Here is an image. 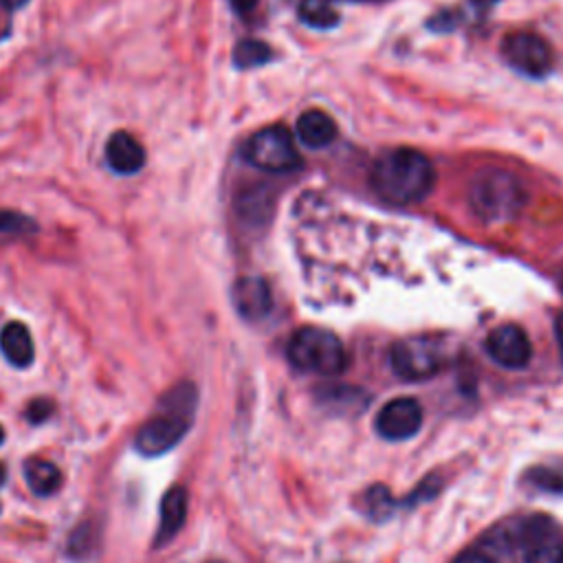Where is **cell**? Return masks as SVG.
I'll return each mask as SVG.
<instances>
[{
    "label": "cell",
    "mask_w": 563,
    "mask_h": 563,
    "mask_svg": "<svg viewBox=\"0 0 563 563\" xmlns=\"http://www.w3.org/2000/svg\"><path fill=\"white\" fill-rule=\"evenodd\" d=\"M24 479H26V486L31 488L33 495L48 497V495L59 490V486H62V471L53 462H46V460H40V457H31L24 464Z\"/></svg>",
    "instance_id": "cell-15"
},
{
    "label": "cell",
    "mask_w": 563,
    "mask_h": 563,
    "mask_svg": "<svg viewBox=\"0 0 563 563\" xmlns=\"http://www.w3.org/2000/svg\"><path fill=\"white\" fill-rule=\"evenodd\" d=\"M2 479H4V468L0 466V484H2Z\"/></svg>",
    "instance_id": "cell-30"
},
{
    "label": "cell",
    "mask_w": 563,
    "mask_h": 563,
    "mask_svg": "<svg viewBox=\"0 0 563 563\" xmlns=\"http://www.w3.org/2000/svg\"><path fill=\"white\" fill-rule=\"evenodd\" d=\"M187 519V490L183 486H172L161 499V521L154 537V548L167 545L183 528Z\"/></svg>",
    "instance_id": "cell-12"
},
{
    "label": "cell",
    "mask_w": 563,
    "mask_h": 563,
    "mask_svg": "<svg viewBox=\"0 0 563 563\" xmlns=\"http://www.w3.org/2000/svg\"><path fill=\"white\" fill-rule=\"evenodd\" d=\"M486 352L497 365L508 369H521L532 356V345L523 328L515 323H504L488 332Z\"/></svg>",
    "instance_id": "cell-8"
},
{
    "label": "cell",
    "mask_w": 563,
    "mask_h": 563,
    "mask_svg": "<svg viewBox=\"0 0 563 563\" xmlns=\"http://www.w3.org/2000/svg\"><path fill=\"white\" fill-rule=\"evenodd\" d=\"M106 161L112 172L132 176L145 165V150L130 132H114L106 143Z\"/></svg>",
    "instance_id": "cell-11"
},
{
    "label": "cell",
    "mask_w": 563,
    "mask_h": 563,
    "mask_svg": "<svg viewBox=\"0 0 563 563\" xmlns=\"http://www.w3.org/2000/svg\"><path fill=\"white\" fill-rule=\"evenodd\" d=\"M526 200L528 191L519 176L499 167L482 169L468 187V205L473 213L488 224L515 220Z\"/></svg>",
    "instance_id": "cell-3"
},
{
    "label": "cell",
    "mask_w": 563,
    "mask_h": 563,
    "mask_svg": "<svg viewBox=\"0 0 563 563\" xmlns=\"http://www.w3.org/2000/svg\"><path fill=\"white\" fill-rule=\"evenodd\" d=\"M233 306L238 314L246 321L264 319L273 308V292L264 277L260 275H244L233 284L231 290Z\"/></svg>",
    "instance_id": "cell-10"
},
{
    "label": "cell",
    "mask_w": 563,
    "mask_h": 563,
    "mask_svg": "<svg viewBox=\"0 0 563 563\" xmlns=\"http://www.w3.org/2000/svg\"><path fill=\"white\" fill-rule=\"evenodd\" d=\"M29 0H0V7L7 9V11H13V9H22Z\"/></svg>",
    "instance_id": "cell-28"
},
{
    "label": "cell",
    "mask_w": 563,
    "mask_h": 563,
    "mask_svg": "<svg viewBox=\"0 0 563 563\" xmlns=\"http://www.w3.org/2000/svg\"><path fill=\"white\" fill-rule=\"evenodd\" d=\"M288 361L310 374L336 376L347 367V352L343 341L319 325L299 328L288 341Z\"/></svg>",
    "instance_id": "cell-4"
},
{
    "label": "cell",
    "mask_w": 563,
    "mask_h": 563,
    "mask_svg": "<svg viewBox=\"0 0 563 563\" xmlns=\"http://www.w3.org/2000/svg\"><path fill=\"white\" fill-rule=\"evenodd\" d=\"M336 0H299V20L312 29H332L339 22Z\"/></svg>",
    "instance_id": "cell-16"
},
{
    "label": "cell",
    "mask_w": 563,
    "mask_h": 563,
    "mask_svg": "<svg viewBox=\"0 0 563 563\" xmlns=\"http://www.w3.org/2000/svg\"><path fill=\"white\" fill-rule=\"evenodd\" d=\"M26 413H29L31 422H40L51 413V402L48 400H35V402H31Z\"/></svg>",
    "instance_id": "cell-23"
},
{
    "label": "cell",
    "mask_w": 563,
    "mask_h": 563,
    "mask_svg": "<svg viewBox=\"0 0 563 563\" xmlns=\"http://www.w3.org/2000/svg\"><path fill=\"white\" fill-rule=\"evenodd\" d=\"M389 361L402 380H424L442 369L444 352L431 336H409L391 345Z\"/></svg>",
    "instance_id": "cell-6"
},
{
    "label": "cell",
    "mask_w": 563,
    "mask_h": 563,
    "mask_svg": "<svg viewBox=\"0 0 563 563\" xmlns=\"http://www.w3.org/2000/svg\"><path fill=\"white\" fill-rule=\"evenodd\" d=\"M501 53L506 62L528 75V77H545L552 70V48L548 42L532 31H512L501 40Z\"/></svg>",
    "instance_id": "cell-7"
},
{
    "label": "cell",
    "mask_w": 563,
    "mask_h": 563,
    "mask_svg": "<svg viewBox=\"0 0 563 563\" xmlns=\"http://www.w3.org/2000/svg\"><path fill=\"white\" fill-rule=\"evenodd\" d=\"M33 231H37V224L29 216H22V213L9 211V209H0V233L22 235V233H33Z\"/></svg>",
    "instance_id": "cell-20"
},
{
    "label": "cell",
    "mask_w": 563,
    "mask_h": 563,
    "mask_svg": "<svg viewBox=\"0 0 563 563\" xmlns=\"http://www.w3.org/2000/svg\"><path fill=\"white\" fill-rule=\"evenodd\" d=\"M345 2H380V0H345Z\"/></svg>",
    "instance_id": "cell-29"
},
{
    "label": "cell",
    "mask_w": 563,
    "mask_h": 563,
    "mask_svg": "<svg viewBox=\"0 0 563 563\" xmlns=\"http://www.w3.org/2000/svg\"><path fill=\"white\" fill-rule=\"evenodd\" d=\"M526 563H563V545L539 543L528 552Z\"/></svg>",
    "instance_id": "cell-21"
},
{
    "label": "cell",
    "mask_w": 563,
    "mask_h": 563,
    "mask_svg": "<svg viewBox=\"0 0 563 563\" xmlns=\"http://www.w3.org/2000/svg\"><path fill=\"white\" fill-rule=\"evenodd\" d=\"M497 2H499V0H466L468 9H473V11H477V13H486V11H490Z\"/></svg>",
    "instance_id": "cell-26"
},
{
    "label": "cell",
    "mask_w": 563,
    "mask_h": 563,
    "mask_svg": "<svg viewBox=\"0 0 563 563\" xmlns=\"http://www.w3.org/2000/svg\"><path fill=\"white\" fill-rule=\"evenodd\" d=\"M365 501H367V506H365L367 512L376 521H383L391 512V508H394V499H391V495H389V490L385 486H374L372 490H367Z\"/></svg>",
    "instance_id": "cell-19"
},
{
    "label": "cell",
    "mask_w": 563,
    "mask_h": 563,
    "mask_svg": "<svg viewBox=\"0 0 563 563\" xmlns=\"http://www.w3.org/2000/svg\"><path fill=\"white\" fill-rule=\"evenodd\" d=\"M455 563H495V561L482 552H466Z\"/></svg>",
    "instance_id": "cell-25"
},
{
    "label": "cell",
    "mask_w": 563,
    "mask_h": 563,
    "mask_svg": "<svg viewBox=\"0 0 563 563\" xmlns=\"http://www.w3.org/2000/svg\"><path fill=\"white\" fill-rule=\"evenodd\" d=\"M554 334H556V343H559V352H561V358H563V312L556 317L554 321Z\"/></svg>",
    "instance_id": "cell-27"
},
{
    "label": "cell",
    "mask_w": 563,
    "mask_h": 563,
    "mask_svg": "<svg viewBox=\"0 0 563 563\" xmlns=\"http://www.w3.org/2000/svg\"><path fill=\"white\" fill-rule=\"evenodd\" d=\"M455 24H457V20H455V13H451V11H440L435 18L429 20V29H433V31H451V29H455Z\"/></svg>",
    "instance_id": "cell-22"
},
{
    "label": "cell",
    "mask_w": 563,
    "mask_h": 563,
    "mask_svg": "<svg viewBox=\"0 0 563 563\" xmlns=\"http://www.w3.org/2000/svg\"><path fill=\"white\" fill-rule=\"evenodd\" d=\"M209 563H222V561H209Z\"/></svg>",
    "instance_id": "cell-32"
},
{
    "label": "cell",
    "mask_w": 563,
    "mask_h": 563,
    "mask_svg": "<svg viewBox=\"0 0 563 563\" xmlns=\"http://www.w3.org/2000/svg\"><path fill=\"white\" fill-rule=\"evenodd\" d=\"M2 438H4V431H2V427H0V444H2Z\"/></svg>",
    "instance_id": "cell-31"
},
{
    "label": "cell",
    "mask_w": 563,
    "mask_h": 563,
    "mask_svg": "<svg viewBox=\"0 0 563 563\" xmlns=\"http://www.w3.org/2000/svg\"><path fill=\"white\" fill-rule=\"evenodd\" d=\"M196 402L198 391L191 383H178L165 391L156 405V411L136 431V451L145 457H156L174 449L194 422Z\"/></svg>",
    "instance_id": "cell-2"
},
{
    "label": "cell",
    "mask_w": 563,
    "mask_h": 563,
    "mask_svg": "<svg viewBox=\"0 0 563 563\" xmlns=\"http://www.w3.org/2000/svg\"><path fill=\"white\" fill-rule=\"evenodd\" d=\"M561 284H563V279H561Z\"/></svg>",
    "instance_id": "cell-33"
},
{
    "label": "cell",
    "mask_w": 563,
    "mask_h": 563,
    "mask_svg": "<svg viewBox=\"0 0 563 563\" xmlns=\"http://www.w3.org/2000/svg\"><path fill=\"white\" fill-rule=\"evenodd\" d=\"M528 479L543 490L563 495V466H537L530 471Z\"/></svg>",
    "instance_id": "cell-18"
},
{
    "label": "cell",
    "mask_w": 563,
    "mask_h": 563,
    "mask_svg": "<svg viewBox=\"0 0 563 563\" xmlns=\"http://www.w3.org/2000/svg\"><path fill=\"white\" fill-rule=\"evenodd\" d=\"M295 130H297L299 141L310 150H321V147L330 145L339 134L336 121L323 110L301 112L299 119H297Z\"/></svg>",
    "instance_id": "cell-13"
},
{
    "label": "cell",
    "mask_w": 563,
    "mask_h": 563,
    "mask_svg": "<svg viewBox=\"0 0 563 563\" xmlns=\"http://www.w3.org/2000/svg\"><path fill=\"white\" fill-rule=\"evenodd\" d=\"M376 433L385 440H407L422 427V407L416 398L402 396L383 405L376 416Z\"/></svg>",
    "instance_id": "cell-9"
},
{
    "label": "cell",
    "mask_w": 563,
    "mask_h": 563,
    "mask_svg": "<svg viewBox=\"0 0 563 563\" xmlns=\"http://www.w3.org/2000/svg\"><path fill=\"white\" fill-rule=\"evenodd\" d=\"M273 57V51L266 42L262 40H240L233 48V66L240 70H249V68H257L268 64V59Z\"/></svg>",
    "instance_id": "cell-17"
},
{
    "label": "cell",
    "mask_w": 563,
    "mask_h": 563,
    "mask_svg": "<svg viewBox=\"0 0 563 563\" xmlns=\"http://www.w3.org/2000/svg\"><path fill=\"white\" fill-rule=\"evenodd\" d=\"M0 350L13 367H29L35 356L31 332L20 321H9L0 330Z\"/></svg>",
    "instance_id": "cell-14"
},
{
    "label": "cell",
    "mask_w": 563,
    "mask_h": 563,
    "mask_svg": "<svg viewBox=\"0 0 563 563\" xmlns=\"http://www.w3.org/2000/svg\"><path fill=\"white\" fill-rule=\"evenodd\" d=\"M242 154L253 167L273 174H288L301 167V154L295 147L292 134L284 125L257 130L244 143Z\"/></svg>",
    "instance_id": "cell-5"
},
{
    "label": "cell",
    "mask_w": 563,
    "mask_h": 563,
    "mask_svg": "<svg viewBox=\"0 0 563 563\" xmlns=\"http://www.w3.org/2000/svg\"><path fill=\"white\" fill-rule=\"evenodd\" d=\"M369 185L387 202H420L431 194L435 185V167L418 150H387L374 161L369 169Z\"/></svg>",
    "instance_id": "cell-1"
},
{
    "label": "cell",
    "mask_w": 563,
    "mask_h": 563,
    "mask_svg": "<svg viewBox=\"0 0 563 563\" xmlns=\"http://www.w3.org/2000/svg\"><path fill=\"white\" fill-rule=\"evenodd\" d=\"M229 2H231V7H233L235 13L246 15V13H251V11L255 9V4H257L260 0H229Z\"/></svg>",
    "instance_id": "cell-24"
}]
</instances>
